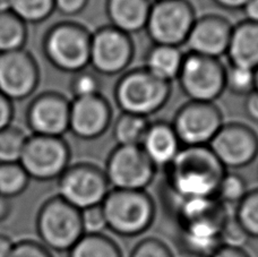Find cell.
Masks as SVG:
<instances>
[{
  "instance_id": "obj_1",
  "label": "cell",
  "mask_w": 258,
  "mask_h": 257,
  "mask_svg": "<svg viewBox=\"0 0 258 257\" xmlns=\"http://www.w3.org/2000/svg\"><path fill=\"white\" fill-rule=\"evenodd\" d=\"M161 200L173 213L182 249L198 257H210L222 246L221 230L230 214L228 206L213 199H181L161 188Z\"/></svg>"
},
{
  "instance_id": "obj_2",
  "label": "cell",
  "mask_w": 258,
  "mask_h": 257,
  "mask_svg": "<svg viewBox=\"0 0 258 257\" xmlns=\"http://www.w3.org/2000/svg\"><path fill=\"white\" fill-rule=\"evenodd\" d=\"M161 188L181 199H216L221 179L228 170L209 146H182L163 169Z\"/></svg>"
},
{
  "instance_id": "obj_3",
  "label": "cell",
  "mask_w": 258,
  "mask_h": 257,
  "mask_svg": "<svg viewBox=\"0 0 258 257\" xmlns=\"http://www.w3.org/2000/svg\"><path fill=\"white\" fill-rule=\"evenodd\" d=\"M107 228L122 237H136L153 224L156 204L146 190L110 189L101 204Z\"/></svg>"
},
{
  "instance_id": "obj_4",
  "label": "cell",
  "mask_w": 258,
  "mask_h": 257,
  "mask_svg": "<svg viewBox=\"0 0 258 257\" xmlns=\"http://www.w3.org/2000/svg\"><path fill=\"white\" fill-rule=\"evenodd\" d=\"M171 83L156 79L144 67L122 73L113 91L121 112L149 118L165 107L171 96Z\"/></svg>"
},
{
  "instance_id": "obj_5",
  "label": "cell",
  "mask_w": 258,
  "mask_h": 257,
  "mask_svg": "<svg viewBox=\"0 0 258 257\" xmlns=\"http://www.w3.org/2000/svg\"><path fill=\"white\" fill-rule=\"evenodd\" d=\"M92 32L74 21H61L49 27L42 41L47 60L56 70L76 74L90 66Z\"/></svg>"
},
{
  "instance_id": "obj_6",
  "label": "cell",
  "mask_w": 258,
  "mask_h": 257,
  "mask_svg": "<svg viewBox=\"0 0 258 257\" xmlns=\"http://www.w3.org/2000/svg\"><path fill=\"white\" fill-rule=\"evenodd\" d=\"M36 231L45 248L62 253L84 236L81 211L58 195L50 197L36 215Z\"/></svg>"
},
{
  "instance_id": "obj_7",
  "label": "cell",
  "mask_w": 258,
  "mask_h": 257,
  "mask_svg": "<svg viewBox=\"0 0 258 257\" xmlns=\"http://www.w3.org/2000/svg\"><path fill=\"white\" fill-rule=\"evenodd\" d=\"M195 21V9L188 0H161L152 4L145 31L153 44L180 48Z\"/></svg>"
},
{
  "instance_id": "obj_8",
  "label": "cell",
  "mask_w": 258,
  "mask_h": 257,
  "mask_svg": "<svg viewBox=\"0 0 258 257\" xmlns=\"http://www.w3.org/2000/svg\"><path fill=\"white\" fill-rule=\"evenodd\" d=\"M57 181V195L80 211L101 205L111 189L104 170L90 162L71 164Z\"/></svg>"
},
{
  "instance_id": "obj_9",
  "label": "cell",
  "mask_w": 258,
  "mask_h": 257,
  "mask_svg": "<svg viewBox=\"0 0 258 257\" xmlns=\"http://www.w3.org/2000/svg\"><path fill=\"white\" fill-rule=\"evenodd\" d=\"M225 68L218 58L188 52L177 80L189 101L215 102L225 91Z\"/></svg>"
},
{
  "instance_id": "obj_10",
  "label": "cell",
  "mask_w": 258,
  "mask_h": 257,
  "mask_svg": "<svg viewBox=\"0 0 258 257\" xmlns=\"http://www.w3.org/2000/svg\"><path fill=\"white\" fill-rule=\"evenodd\" d=\"M71 148L62 137L30 135L20 160L31 179L58 180L71 166Z\"/></svg>"
},
{
  "instance_id": "obj_11",
  "label": "cell",
  "mask_w": 258,
  "mask_h": 257,
  "mask_svg": "<svg viewBox=\"0 0 258 257\" xmlns=\"http://www.w3.org/2000/svg\"><path fill=\"white\" fill-rule=\"evenodd\" d=\"M158 169L141 146L117 145L107 159L104 173L112 189L146 190Z\"/></svg>"
},
{
  "instance_id": "obj_12",
  "label": "cell",
  "mask_w": 258,
  "mask_h": 257,
  "mask_svg": "<svg viewBox=\"0 0 258 257\" xmlns=\"http://www.w3.org/2000/svg\"><path fill=\"white\" fill-rule=\"evenodd\" d=\"M135 56L132 36L111 25H104L92 32L90 66L103 76L122 74Z\"/></svg>"
},
{
  "instance_id": "obj_13",
  "label": "cell",
  "mask_w": 258,
  "mask_h": 257,
  "mask_svg": "<svg viewBox=\"0 0 258 257\" xmlns=\"http://www.w3.org/2000/svg\"><path fill=\"white\" fill-rule=\"evenodd\" d=\"M223 123L214 102L188 101L174 113L171 125L182 146H209Z\"/></svg>"
},
{
  "instance_id": "obj_14",
  "label": "cell",
  "mask_w": 258,
  "mask_h": 257,
  "mask_svg": "<svg viewBox=\"0 0 258 257\" xmlns=\"http://www.w3.org/2000/svg\"><path fill=\"white\" fill-rule=\"evenodd\" d=\"M209 148L227 170L246 168L258 157V135L246 123H223Z\"/></svg>"
},
{
  "instance_id": "obj_15",
  "label": "cell",
  "mask_w": 258,
  "mask_h": 257,
  "mask_svg": "<svg viewBox=\"0 0 258 257\" xmlns=\"http://www.w3.org/2000/svg\"><path fill=\"white\" fill-rule=\"evenodd\" d=\"M40 79L39 65L30 51L21 49L0 53V93L13 102L33 95Z\"/></svg>"
},
{
  "instance_id": "obj_16",
  "label": "cell",
  "mask_w": 258,
  "mask_h": 257,
  "mask_svg": "<svg viewBox=\"0 0 258 257\" xmlns=\"http://www.w3.org/2000/svg\"><path fill=\"white\" fill-rule=\"evenodd\" d=\"M71 101L61 93L47 91L31 101L26 123L32 135L62 137L69 132Z\"/></svg>"
},
{
  "instance_id": "obj_17",
  "label": "cell",
  "mask_w": 258,
  "mask_h": 257,
  "mask_svg": "<svg viewBox=\"0 0 258 257\" xmlns=\"http://www.w3.org/2000/svg\"><path fill=\"white\" fill-rule=\"evenodd\" d=\"M112 122V108L102 94L73 99L69 113V132L83 141L102 136Z\"/></svg>"
},
{
  "instance_id": "obj_18",
  "label": "cell",
  "mask_w": 258,
  "mask_h": 257,
  "mask_svg": "<svg viewBox=\"0 0 258 257\" xmlns=\"http://www.w3.org/2000/svg\"><path fill=\"white\" fill-rule=\"evenodd\" d=\"M232 27L228 18L216 14L196 17L185 44L189 52L220 59L227 53Z\"/></svg>"
},
{
  "instance_id": "obj_19",
  "label": "cell",
  "mask_w": 258,
  "mask_h": 257,
  "mask_svg": "<svg viewBox=\"0 0 258 257\" xmlns=\"http://www.w3.org/2000/svg\"><path fill=\"white\" fill-rule=\"evenodd\" d=\"M141 148L156 169L163 170L176 159L182 145L171 122L159 120L151 122Z\"/></svg>"
},
{
  "instance_id": "obj_20",
  "label": "cell",
  "mask_w": 258,
  "mask_h": 257,
  "mask_svg": "<svg viewBox=\"0 0 258 257\" xmlns=\"http://www.w3.org/2000/svg\"><path fill=\"white\" fill-rule=\"evenodd\" d=\"M151 0H107L105 14L109 25L132 35L145 30Z\"/></svg>"
},
{
  "instance_id": "obj_21",
  "label": "cell",
  "mask_w": 258,
  "mask_h": 257,
  "mask_svg": "<svg viewBox=\"0 0 258 257\" xmlns=\"http://www.w3.org/2000/svg\"><path fill=\"white\" fill-rule=\"evenodd\" d=\"M230 65L255 71L258 67V24L241 21L233 25L227 50Z\"/></svg>"
},
{
  "instance_id": "obj_22",
  "label": "cell",
  "mask_w": 258,
  "mask_h": 257,
  "mask_svg": "<svg viewBox=\"0 0 258 257\" xmlns=\"http://www.w3.org/2000/svg\"><path fill=\"white\" fill-rule=\"evenodd\" d=\"M185 53L179 47L153 44L145 56V70L167 83L178 79Z\"/></svg>"
},
{
  "instance_id": "obj_23",
  "label": "cell",
  "mask_w": 258,
  "mask_h": 257,
  "mask_svg": "<svg viewBox=\"0 0 258 257\" xmlns=\"http://www.w3.org/2000/svg\"><path fill=\"white\" fill-rule=\"evenodd\" d=\"M150 125L149 118L121 112L113 123V139L120 146H141Z\"/></svg>"
},
{
  "instance_id": "obj_24",
  "label": "cell",
  "mask_w": 258,
  "mask_h": 257,
  "mask_svg": "<svg viewBox=\"0 0 258 257\" xmlns=\"http://www.w3.org/2000/svg\"><path fill=\"white\" fill-rule=\"evenodd\" d=\"M29 30L21 18L11 11L0 13V53L24 49Z\"/></svg>"
},
{
  "instance_id": "obj_25",
  "label": "cell",
  "mask_w": 258,
  "mask_h": 257,
  "mask_svg": "<svg viewBox=\"0 0 258 257\" xmlns=\"http://www.w3.org/2000/svg\"><path fill=\"white\" fill-rule=\"evenodd\" d=\"M68 253V257H122L119 246L103 233L84 235Z\"/></svg>"
},
{
  "instance_id": "obj_26",
  "label": "cell",
  "mask_w": 258,
  "mask_h": 257,
  "mask_svg": "<svg viewBox=\"0 0 258 257\" xmlns=\"http://www.w3.org/2000/svg\"><path fill=\"white\" fill-rule=\"evenodd\" d=\"M9 11L26 25L47 21L54 11V0H9Z\"/></svg>"
},
{
  "instance_id": "obj_27",
  "label": "cell",
  "mask_w": 258,
  "mask_h": 257,
  "mask_svg": "<svg viewBox=\"0 0 258 257\" xmlns=\"http://www.w3.org/2000/svg\"><path fill=\"white\" fill-rule=\"evenodd\" d=\"M31 178L20 162L0 164V196L12 200L24 192Z\"/></svg>"
},
{
  "instance_id": "obj_28",
  "label": "cell",
  "mask_w": 258,
  "mask_h": 257,
  "mask_svg": "<svg viewBox=\"0 0 258 257\" xmlns=\"http://www.w3.org/2000/svg\"><path fill=\"white\" fill-rule=\"evenodd\" d=\"M27 137L24 131L13 125L0 131V164L20 162Z\"/></svg>"
},
{
  "instance_id": "obj_29",
  "label": "cell",
  "mask_w": 258,
  "mask_h": 257,
  "mask_svg": "<svg viewBox=\"0 0 258 257\" xmlns=\"http://www.w3.org/2000/svg\"><path fill=\"white\" fill-rule=\"evenodd\" d=\"M234 218L249 238H258V188L248 190L239 202Z\"/></svg>"
},
{
  "instance_id": "obj_30",
  "label": "cell",
  "mask_w": 258,
  "mask_h": 257,
  "mask_svg": "<svg viewBox=\"0 0 258 257\" xmlns=\"http://www.w3.org/2000/svg\"><path fill=\"white\" fill-rule=\"evenodd\" d=\"M248 192L247 182L234 172H225L216 190V199L224 205H237Z\"/></svg>"
},
{
  "instance_id": "obj_31",
  "label": "cell",
  "mask_w": 258,
  "mask_h": 257,
  "mask_svg": "<svg viewBox=\"0 0 258 257\" xmlns=\"http://www.w3.org/2000/svg\"><path fill=\"white\" fill-rule=\"evenodd\" d=\"M225 90L238 96H246L255 91L254 71L230 65L225 68Z\"/></svg>"
},
{
  "instance_id": "obj_32",
  "label": "cell",
  "mask_w": 258,
  "mask_h": 257,
  "mask_svg": "<svg viewBox=\"0 0 258 257\" xmlns=\"http://www.w3.org/2000/svg\"><path fill=\"white\" fill-rule=\"evenodd\" d=\"M73 75L71 92L74 99L89 98V96L101 94V82L96 73L84 70Z\"/></svg>"
},
{
  "instance_id": "obj_33",
  "label": "cell",
  "mask_w": 258,
  "mask_h": 257,
  "mask_svg": "<svg viewBox=\"0 0 258 257\" xmlns=\"http://www.w3.org/2000/svg\"><path fill=\"white\" fill-rule=\"evenodd\" d=\"M220 238L222 246L233 247V248H242V246L249 239V237L233 215H230L225 220Z\"/></svg>"
},
{
  "instance_id": "obj_34",
  "label": "cell",
  "mask_w": 258,
  "mask_h": 257,
  "mask_svg": "<svg viewBox=\"0 0 258 257\" xmlns=\"http://www.w3.org/2000/svg\"><path fill=\"white\" fill-rule=\"evenodd\" d=\"M81 217L84 235L102 233L104 229H107V222L101 205L81 211Z\"/></svg>"
},
{
  "instance_id": "obj_35",
  "label": "cell",
  "mask_w": 258,
  "mask_h": 257,
  "mask_svg": "<svg viewBox=\"0 0 258 257\" xmlns=\"http://www.w3.org/2000/svg\"><path fill=\"white\" fill-rule=\"evenodd\" d=\"M131 257H173L169 247L155 238H146L135 246Z\"/></svg>"
},
{
  "instance_id": "obj_36",
  "label": "cell",
  "mask_w": 258,
  "mask_h": 257,
  "mask_svg": "<svg viewBox=\"0 0 258 257\" xmlns=\"http://www.w3.org/2000/svg\"><path fill=\"white\" fill-rule=\"evenodd\" d=\"M9 257H52V255L41 242L27 239L15 244Z\"/></svg>"
},
{
  "instance_id": "obj_37",
  "label": "cell",
  "mask_w": 258,
  "mask_h": 257,
  "mask_svg": "<svg viewBox=\"0 0 258 257\" xmlns=\"http://www.w3.org/2000/svg\"><path fill=\"white\" fill-rule=\"evenodd\" d=\"M90 0H54V11L67 17L77 16L86 8Z\"/></svg>"
},
{
  "instance_id": "obj_38",
  "label": "cell",
  "mask_w": 258,
  "mask_h": 257,
  "mask_svg": "<svg viewBox=\"0 0 258 257\" xmlns=\"http://www.w3.org/2000/svg\"><path fill=\"white\" fill-rule=\"evenodd\" d=\"M14 114H15L14 102L0 93V131L12 126Z\"/></svg>"
},
{
  "instance_id": "obj_39",
  "label": "cell",
  "mask_w": 258,
  "mask_h": 257,
  "mask_svg": "<svg viewBox=\"0 0 258 257\" xmlns=\"http://www.w3.org/2000/svg\"><path fill=\"white\" fill-rule=\"evenodd\" d=\"M243 109L247 117L250 120L258 122V93L256 91L251 92L245 98V104H243Z\"/></svg>"
},
{
  "instance_id": "obj_40",
  "label": "cell",
  "mask_w": 258,
  "mask_h": 257,
  "mask_svg": "<svg viewBox=\"0 0 258 257\" xmlns=\"http://www.w3.org/2000/svg\"><path fill=\"white\" fill-rule=\"evenodd\" d=\"M210 257H250L242 248L221 246Z\"/></svg>"
},
{
  "instance_id": "obj_41",
  "label": "cell",
  "mask_w": 258,
  "mask_h": 257,
  "mask_svg": "<svg viewBox=\"0 0 258 257\" xmlns=\"http://www.w3.org/2000/svg\"><path fill=\"white\" fill-rule=\"evenodd\" d=\"M212 2L225 11H242L249 0H212Z\"/></svg>"
},
{
  "instance_id": "obj_42",
  "label": "cell",
  "mask_w": 258,
  "mask_h": 257,
  "mask_svg": "<svg viewBox=\"0 0 258 257\" xmlns=\"http://www.w3.org/2000/svg\"><path fill=\"white\" fill-rule=\"evenodd\" d=\"M242 11L245 13V20L258 24V0H249Z\"/></svg>"
},
{
  "instance_id": "obj_43",
  "label": "cell",
  "mask_w": 258,
  "mask_h": 257,
  "mask_svg": "<svg viewBox=\"0 0 258 257\" xmlns=\"http://www.w3.org/2000/svg\"><path fill=\"white\" fill-rule=\"evenodd\" d=\"M14 244L11 238L0 235V257H9L14 249Z\"/></svg>"
},
{
  "instance_id": "obj_44",
  "label": "cell",
  "mask_w": 258,
  "mask_h": 257,
  "mask_svg": "<svg viewBox=\"0 0 258 257\" xmlns=\"http://www.w3.org/2000/svg\"><path fill=\"white\" fill-rule=\"evenodd\" d=\"M12 213V202L11 200L0 196V223L6 221Z\"/></svg>"
},
{
  "instance_id": "obj_45",
  "label": "cell",
  "mask_w": 258,
  "mask_h": 257,
  "mask_svg": "<svg viewBox=\"0 0 258 257\" xmlns=\"http://www.w3.org/2000/svg\"><path fill=\"white\" fill-rule=\"evenodd\" d=\"M9 11V0H0V13Z\"/></svg>"
},
{
  "instance_id": "obj_46",
  "label": "cell",
  "mask_w": 258,
  "mask_h": 257,
  "mask_svg": "<svg viewBox=\"0 0 258 257\" xmlns=\"http://www.w3.org/2000/svg\"><path fill=\"white\" fill-rule=\"evenodd\" d=\"M254 76H255V91L258 93V67L254 71Z\"/></svg>"
},
{
  "instance_id": "obj_47",
  "label": "cell",
  "mask_w": 258,
  "mask_h": 257,
  "mask_svg": "<svg viewBox=\"0 0 258 257\" xmlns=\"http://www.w3.org/2000/svg\"><path fill=\"white\" fill-rule=\"evenodd\" d=\"M153 2L155 3V2H161V0H153Z\"/></svg>"
}]
</instances>
